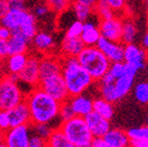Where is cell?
Returning a JSON list of instances; mask_svg holds the SVG:
<instances>
[{
	"label": "cell",
	"mask_w": 148,
	"mask_h": 147,
	"mask_svg": "<svg viewBox=\"0 0 148 147\" xmlns=\"http://www.w3.org/2000/svg\"><path fill=\"white\" fill-rule=\"evenodd\" d=\"M141 46L145 49L146 53L148 54V30L143 35V38H142V41H141Z\"/></svg>",
	"instance_id": "obj_47"
},
{
	"label": "cell",
	"mask_w": 148,
	"mask_h": 147,
	"mask_svg": "<svg viewBox=\"0 0 148 147\" xmlns=\"http://www.w3.org/2000/svg\"><path fill=\"white\" fill-rule=\"evenodd\" d=\"M123 61L125 63L135 65L139 71L145 70L148 65V54L141 45H138L135 42L127 43L125 44Z\"/></svg>",
	"instance_id": "obj_11"
},
{
	"label": "cell",
	"mask_w": 148,
	"mask_h": 147,
	"mask_svg": "<svg viewBox=\"0 0 148 147\" xmlns=\"http://www.w3.org/2000/svg\"><path fill=\"white\" fill-rule=\"evenodd\" d=\"M9 9H24L25 0H7Z\"/></svg>",
	"instance_id": "obj_40"
},
{
	"label": "cell",
	"mask_w": 148,
	"mask_h": 147,
	"mask_svg": "<svg viewBox=\"0 0 148 147\" xmlns=\"http://www.w3.org/2000/svg\"><path fill=\"white\" fill-rule=\"evenodd\" d=\"M108 72L112 77L116 78L120 77L125 74V61L121 62H111L110 66H109Z\"/></svg>",
	"instance_id": "obj_31"
},
{
	"label": "cell",
	"mask_w": 148,
	"mask_h": 147,
	"mask_svg": "<svg viewBox=\"0 0 148 147\" xmlns=\"http://www.w3.org/2000/svg\"><path fill=\"white\" fill-rule=\"evenodd\" d=\"M82 26H83V22L78 21V20H75V21L72 22L71 25L67 28L65 36L79 37L81 34V32H82Z\"/></svg>",
	"instance_id": "obj_35"
},
{
	"label": "cell",
	"mask_w": 148,
	"mask_h": 147,
	"mask_svg": "<svg viewBox=\"0 0 148 147\" xmlns=\"http://www.w3.org/2000/svg\"><path fill=\"white\" fill-rule=\"evenodd\" d=\"M71 9L73 12L74 16L76 18V20L81 22H86L88 20H90L95 12H94V8L90 6H86L84 4H81V3L75 2V1H72L71 3Z\"/></svg>",
	"instance_id": "obj_27"
},
{
	"label": "cell",
	"mask_w": 148,
	"mask_h": 147,
	"mask_svg": "<svg viewBox=\"0 0 148 147\" xmlns=\"http://www.w3.org/2000/svg\"><path fill=\"white\" fill-rule=\"evenodd\" d=\"M112 9H113L115 14H117L118 12H123L125 8V0H105Z\"/></svg>",
	"instance_id": "obj_37"
},
{
	"label": "cell",
	"mask_w": 148,
	"mask_h": 147,
	"mask_svg": "<svg viewBox=\"0 0 148 147\" xmlns=\"http://www.w3.org/2000/svg\"><path fill=\"white\" fill-rule=\"evenodd\" d=\"M37 87L60 103L66 101L69 98L67 87H66L62 73L53 74V75L42 78L39 80Z\"/></svg>",
	"instance_id": "obj_7"
},
{
	"label": "cell",
	"mask_w": 148,
	"mask_h": 147,
	"mask_svg": "<svg viewBox=\"0 0 148 147\" xmlns=\"http://www.w3.org/2000/svg\"><path fill=\"white\" fill-rule=\"evenodd\" d=\"M51 12L49 7L47 6V4H38L34 7V16L37 18H42V16H45L46 14Z\"/></svg>",
	"instance_id": "obj_39"
},
{
	"label": "cell",
	"mask_w": 148,
	"mask_h": 147,
	"mask_svg": "<svg viewBox=\"0 0 148 147\" xmlns=\"http://www.w3.org/2000/svg\"><path fill=\"white\" fill-rule=\"evenodd\" d=\"M138 37V28L132 19L123 20V31H121V42L123 44L134 43Z\"/></svg>",
	"instance_id": "obj_25"
},
{
	"label": "cell",
	"mask_w": 148,
	"mask_h": 147,
	"mask_svg": "<svg viewBox=\"0 0 148 147\" xmlns=\"http://www.w3.org/2000/svg\"><path fill=\"white\" fill-rule=\"evenodd\" d=\"M10 120V126H21V124H31V115L28 104L24 100L23 102L14 106L7 110Z\"/></svg>",
	"instance_id": "obj_14"
},
{
	"label": "cell",
	"mask_w": 148,
	"mask_h": 147,
	"mask_svg": "<svg viewBox=\"0 0 148 147\" xmlns=\"http://www.w3.org/2000/svg\"><path fill=\"white\" fill-rule=\"evenodd\" d=\"M86 46H94L97 44L98 40L101 37V33L99 30V23L96 24L95 22L88 20L83 22L82 32L79 36Z\"/></svg>",
	"instance_id": "obj_18"
},
{
	"label": "cell",
	"mask_w": 148,
	"mask_h": 147,
	"mask_svg": "<svg viewBox=\"0 0 148 147\" xmlns=\"http://www.w3.org/2000/svg\"><path fill=\"white\" fill-rule=\"evenodd\" d=\"M84 46L80 37L65 36L60 45V55L61 57H77Z\"/></svg>",
	"instance_id": "obj_17"
},
{
	"label": "cell",
	"mask_w": 148,
	"mask_h": 147,
	"mask_svg": "<svg viewBox=\"0 0 148 147\" xmlns=\"http://www.w3.org/2000/svg\"><path fill=\"white\" fill-rule=\"evenodd\" d=\"M146 1H147V2H148V0H146Z\"/></svg>",
	"instance_id": "obj_51"
},
{
	"label": "cell",
	"mask_w": 148,
	"mask_h": 147,
	"mask_svg": "<svg viewBox=\"0 0 148 147\" xmlns=\"http://www.w3.org/2000/svg\"><path fill=\"white\" fill-rule=\"evenodd\" d=\"M133 87V94L136 101L141 105H148V80L140 81Z\"/></svg>",
	"instance_id": "obj_28"
},
{
	"label": "cell",
	"mask_w": 148,
	"mask_h": 147,
	"mask_svg": "<svg viewBox=\"0 0 148 147\" xmlns=\"http://www.w3.org/2000/svg\"><path fill=\"white\" fill-rule=\"evenodd\" d=\"M62 71V64H61V57L55 58L51 55L43 56L39 60V78H45L53 74L61 73Z\"/></svg>",
	"instance_id": "obj_16"
},
{
	"label": "cell",
	"mask_w": 148,
	"mask_h": 147,
	"mask_svg": "<svg viewBox=\"0 0 148 147\" xmlns=\"http://www.w3.org/2000/svg\"><path fill=\"white\" fill-rule=\"evenodd\" d=\"M46 146L49 147H72L71 143L66 138L65 134L60 128L53 129L46 139Z\"/></svg>",
	"instance_id": "obj_26"
},
{
	"label": "cell",
	"mask_w": 148,
	"mask_h": 147,
	"mask_svg": "<svg viewBox=\"0 0 148 147\" xmlns=\"http://www.w3.org/2000/svg\"><path fill=\"white\" fill-rule=\"evenodd\" d=\"M0 25L8 28L10 31L18 32L30 41L37 32L36 18L26 8L9 9L0 19Z\"/></svg>",
	"instance_id": "obj_3"
},
{
	"label": "cell",
	"mask_w": 148,
	"mask_h": 147,
	"mask_svg": "<svg viewBox=\"0 0 148 147\" xmlns=\"http://www.w3.org/2000/svg\"><path fill=\"white\" fill-rule=\"evenodd\" d=\"M3 76V69H2V66L0 65V78Z\"/></svg>",
	"instance_id": "obj_49"
},
{
	"label": "cell",
	"mask_w": 148,
	"mask_h": 147,
	"mask_svg": "<svg viewBox=\"0 0 148 147\" xmlns=\"http://www.w3.org/2000/svg\"><path fill=\"white\" fill-rule=\"evenodd\" d=\"M28 59V54H14L6 57L5 68L10 74H18L24 68Z\"/></svg>",
	"instance_id": "obj_24"
},
{
	"label": "cell",
	"mask_w": 148,
	"mask_h": 147,
	"mask_svg": "<svg viewBox=\"0 0 148 147\" xmlns=\"http://www.w3.org/2000/svg\"><path fill=\"white\" fill-rule=\"evenodd\" d=\"M25 97L18 82L12 80L8 74L0 78V109L8 110L23 102Z\"/></svg>",
	"instance_id": "obj_6"
},
{
	"label": "cell",
	"mask_w": 148,
	"mask_h": 147,
	"mask_svg": "<svg viewBox=\"0 0 148 147\" xmlns=\"http://www.w3.org/2000/svg\"><path fill=\"white\" fill-rule=\"evenodd\" d=\"M46 146V140L40 136L34 135L31 136L30 135V138H29V147H44Z\"/></svg>",
	"instance_id": "obj_38"
},
{
	"label": "cell",
	"mask_w": 148,
	"mask_h": 147,
	"mask_svg": "<svg viewBox=\"0 0 148 147\" xmlns=\"http://www.w3.org/2000/svg\"><path fill=\"white\" fill-rule=\"evenodd\" d=\"M96 46L106 56V58L110 62L123 61L125 44L123 42L112 41V40H109L104 37H100Z\"/></svg>",
	"instance_id": "obj_12"
},
{
	"label": "cell",
	"mask_w": 148,
	"mask_h": 147,
	"mask_svg": "<svg viewBox=\"0 0 148 147\" xmlns=\"http://www.w3.org/2000/svg\"><path fill=\"white\" fill-rule=\"evenodd\" d=\"M92 111L97 112L101 116L105 117L106 120H111L114 115L113 103L107 101L102 97H96L92 101Z\"/></svg>",
	"instance_id": "obj_23"
},
{
	"label": "cell",
	"mask_w": 148,
	"mask_h": 147,
	"mask_svg": "<svg viewBox=\"0 0 148 147\" xmlns=\"http://www.w3.org/2000/svg\"><path fill=\"white\" fill-rule=\"evenodd\" d=\"M90 147H107L103 137H92Z\"/></svg>",
	"instance_id": "obj_42"
},
{
	"label": "cell",
	"mask_w": 148,
	"mask_h": 147,
	"mask_svg": "<svg viewBox=\"0 0 148 147\" xmlns=\"http://www.w3.org/2000/svg\"><path fill=\"white\" fill-rule=\"evenodd\" d=\"M33 47L38 53L46 54L55 47V38L51 33L44 31H37L36 34L31 39Z\"/></svg>",
	"instance_id": "obj_20"
},
{
	"label": "cell",
	"mask_w": 148,
	"mask_h": 147,
	"mask_svg": "<svg viewBox=\"0 0 148 147\" xmlns=\"http://www.w3.org/2000/svg\"><path fill=\"white\" fill-rule=\"evenodd\" d=\"M136 76L125 73V75L116 78L114 81V93H115L116 101L123 100L125 96L131 93L134 87Z\"/></svg>",
	"instance_id": "obj_19"
},
{
	"label": "cell",
	"mask_w": 148,
	"mask_h": 147,
	"mask_svg": "<svg viewBox=\"0 0 148 147\" xmlns=\"http://www.w3.org/2000/svg\"><path fill=\"white\" fill-rule=\"evenodd\" d=\"M9 10L7 0H0V19Z\"/></svg>",
	"instance_id": "obj_45"
},
{
	"label": "cell",
	"mask_w": 148,
	"mask_h": 147,
	"mask_svg": "<svg viewBox=\"0 0 148 147\" xmlns=\"http://www.w3.org/2000/svg\"><path fill=\"white\" fill-rule=\"evenodd\" d=\"M129 146L131 147H148L147 139H130Z\"/></svg>",
	"instance_id": "obj_41"
},
{
	"label": "cell",
	"mask_w": 148,
	"mask_h": 147,
	"mask_svg": "<svg viewBox=\"0 0 148 147\" xmlns=\"http://www.w3.org/2000/svg\"><path fill=\"white\" fill-rule=\"evenodd\" d=\"M30 126L36 135L40 136L45 140L53 131V128L49 124H31Z\"/></svg>",
	"instance_id": "obj_32"
},
{
	"label": "cell",
	"mask_w": 148,
	"mask_h": 147,
	"mask_svg": "<svg viewBox=\"0 0 148 147\" xmlns=\"http://www.w3.org/2000/svg\"><path fill=\"white\" fill-rule=\"evenodd\" d=\"M8 56L14 54H27L30 40L16 31H12V35L6 40Z\"/></svg>",
	"instance_id": "obj_21"
},
{
	"label": "cell",
	"mask_w": 148,
	"mask_h": 147,
	"mask_svg": "<svg viewBox=\"0 0 148 147\" xmlns=\"http://www.w3.org/2000/svg\"><path fill=\"white\" fill-rule=\"evenodd\" d=\"M107 147H127L130 138L127 133L121 129H109L103 136Z\"/></svg>",
	"instance_id": "obj_22"
},
{
	"label": "cell",
	"mask_w": 148,
	"mask_h": 147,
	"mask_svg": "<svg viewBox=\"0 0 148 147\" xmlns=\"http://www.w3.org/2000/svg\"><path fill=\"white\" fill-rule=\"evenodd\" d=\"M30 124L10 126L4 132L3 146L6 147H29Z\"/></svg>",
	"instance_id": "obj_8"
},
{
	"label": "cell",
	"mask_w": 148,
	"mask_h": 147,
	"mask_svg": "<svg viewBox=\"0 0 148 147\" xmlns=\"http://www.w3.org/2000/svg\"><path fill=\"white\" fill-rule=\"evenodd\" d=\"M3 141H4V132L0 130V146H3Z\"/></svg>",
	"instance_id": "obj_48"
},
{
	"label": "cell",
	"mask_w": 148,
	"mask_h": 147,
	"mask_svg": "<svg viewBox=\"0 0 148 147\" xmlns=\"http://www.w3.org/2000/svg\"><path fill=\"white\" fill-rule=\"evenodd\" d=\"M71 108L74 114L77 116L84 117L86 114L92 111V101L94 98L84 95V93L76 96H72L68 98Z\"/></svg>",
	"instance_id": "obj_15"
},
{
	"label": "cell",
	"mask_w": 148,
	"mask_h": 147,
	"mask_svg": "<svg viewBox=\"0 0 148 147\" xmlns=\"http://www.w3.org/2000/svg\"><path fill=\"white\" fill-rule=\"evenodd\" d=\"M130 139H147L148 140V126L133 128L127 132Z\"/></svg>",
	"instance_id": "obj_33"
},
{
	"label": "cell",
	"mask_w": 148,
	"mask_h": 147,
	"mask_svg": "<svg viewBox=\"0 0 148 147\" xmlns=\"http://www.w3.org/2000/svg\"><path fill=\"white\" fill-rule=\"evenodd\" d=\"M74 115L75 114H74L73 110H72L69 101L66 100V101L62 102L60 105V110H59V116H60V118H61V122L70 120Z\"/></svg>",
	"instance_id": "obj_34"
},
{
	"label": "cell",
	"mask_w": 148,
	"mask_h": 147,
	"mask_svg": "<svg viewBox=\"0 0 148 147\" xmlns=\"http://www.w3.org/2000/svg\"><path fill=\"white\" fill-rule=\"evenodd\" d=\"M8 56L6 40H0V59H4Z\"/></svg>",
	"instance_id": "obj_43"
},
{
	"label": "cell",
	"mask_w": 148,
	"mask_h": 147,
	"mask_svg": "<svg viewBox=\"0 0 148 147\" xmlns=\"http://www.w3.org/2000/svg\"><path fill=\"white\" fill-rule=\"evenodd\" d=\"M99 30L101 37H104L112 41L121 42V31H123V19L119 16L100 20Z\"/></svg>",
	"instance_id": "obj_9"
},
{
	"label": "cell",
	"mask_w": 148,
	"mask_h": 147,
	"mask_svg": "<svg viewBox=\"0 0 148 147\" xmlns=\"http://www.w3.org/2000/svg\"><path fill=\"white\" fill-rule=\"evenodd\" d=\"M94 12L100 20H105V19H109L114 16H117L115 14V12L111 8L110 5L105 0H99L98 1L96 6L94 7Z\"/></svg>",
	"instance_id": "obj_29"
},
{
	"label": "cell",
	"mask_w": 148,
	"mask_h": 147,
	"mask_svg": "<svg viewBox=\"0 0 148 147\" xmlns=\"http://www.w3.org/2000/svg\"><path fill=\"white\" fill-rule=\"evenodd\" d=\"M39 60L35 55H28L27 62L21 72L18 74V80L24 83L30 84L32 87H37L39 83Z\"/></svg>",
	"instance_id": "obj_10"
},
{
	"label": "cell",
	"mask_w": 148,
	"mask_h": 147,
	"mask_svg": "<svg viewBox=\"0 0 148 147\" xmlns=\"http://www.w3.org/2000/svg\"><path fill=\"white\" fill-rule=\"evenodd\" d=\"M72 147H90L92 135L88 130L84 117L74 115L70 120L61 122L59 126Z\"/></svg>",
	"instance_id": "obj_5"
},
{
	"label": "cell",
	"mask_w": 148,
	"mask_h": 147,
	"mask_svg": "<svg viewBox=\"0 0 148 147\" xmlns=\"http://www.w3.org/2000/svg\"><path fill=\"white\" fill-rule=\"evenodd\" d=\"M12 35V31L8 28L0 25V40H7Z\"/></svg>",
	"instance_id": "obj_44"
},
{
	"label": "cell",
	"mask_w": 148,
	"mask_h": 147,
	"mask_svg": "<svg viewBox=\"0 0 148 147\" xmlns=\"http://www.w3.org/2000/svg\"><path fill=\"white\" fill-rule=\"evenodd\" d=\"M31 115V124H51L59 117L61 103L37 87L26 95Z\"/></svg>",
	"instance_id": "obj_1"
},
{
	"label": "cell",
	"mask_w": 148,
	"mask_h": 147,
	"mask_svg": "<svg viewBox=\"0 0 148 147\" xmlns=\"http://www.w3.org/2000/svg\"><path fill=\"white\" fill-rule=\"evenodd\" d=\"M147 124V126H148V117H147V124Z\"/></svg>",
	"instance_id": "obj_50"
},
{
	"label": "cell",
	"mask_w": 148,
	"mask_h": 147,
	"mask_svg": "<svg viewBox=\"0 0 148 147\" xmlns=\"http://www.w3.org/2000/svg\"><path fill=\"white\" fill-rule=\"evenodd\" d=\"M72 1H75V2L81 3V4H84L86 6H90L92 8H94L99 0H72Z\"/></svg>",
	"instance_id": "obj_46"
},
{
	"label": "cell",
	"mask_w": 148,
	"mask_h": 147,
	"mask_svg": "<svg viewBox=\"0 0 148 147\" xmlns=\"http://www.w3.org/2000/svg\"><path fill=\"white\" fill-rule=\"evenodd\" d=\"M45 3L51 12L53 10L56 14H62L70 8L72 0H45Z\"/></svg>",
	"instance_id": "obj_30"
},
{
	"label": "cell",
	"mask_w": 148,
	"mask_h": 147,
	"mask_svg": "<svg viewBox=\"0 0 148 147\" xmlns=\"http://www.w3.org/2000/svg\"><path fill=\"white\" fill-rule=\"evenodd\" d=\"M84 120L92 137H103L111 128L110 120H106L95 111L86 114L84 116Z\"/></svg>",
	"instance_id": "obj_13"
},
{
	"label": "cell",
	"mask_w": 148,
	"mask_h": 147,
	"mask_svg": "<svg viewBox=\"0 0 148 147\" xmlns=\"http://www.w3.org/2000/svg\"><path fill=\"white\" fill-rule=\"evenodd\" d=\"M77 60L92 76L95 82L106 74L111 63L96 45L84 46L81 53L77 56Z\"/></svg>",
	"instance_id": "obj_4"
},
{
	"label": "cell",
	"mask_w": 148,
	"mask_h": 147,
	"mask_svg": "<svg viewBox=\"0 0 148 147\" xmlns=\"http://www.w3.org/2000/svg\"><path fill=\"white\" fill-rule=\"evenodd\" d=\"M10 128V120L7 110L0 109V130L3 132L7 131Z\"/></svg>",
	"instance_id": "obj_36"
},
{
	"label": "cell",
	"mask_w": 148,
	"mask_h": 147,
	"mask_svg": "<svg viewBox=\"0 0 148 147\" xmlns=\"http://www.w3.org/2000/svg\"><path fill=\"white\" fill-rule=\"evenodd\" d=\"M62 76L69 97L86 93L95 84V80L77 60V57H61Z\"/></svg>",
	"instance_id": "obj_2"
}]
</instances>
